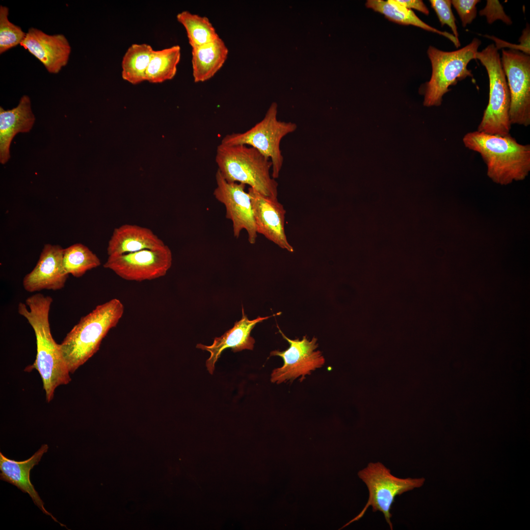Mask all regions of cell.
<instances>
[{"label": "cell", "instance_id": "cell-7", "mask_svg": "<svg viewBox=\"0 0 530 530\" xmlns=\"http://www.w3.org/2000/svg\"><path fill=\"white\" fill-rule=\"evenodd\" d=\"M277 114V105L273 103L261 121L245 132L226 135L221 142L230 145H246L258 150L271 160V176L274 179L279 177L284 162L281 141L297 129L294 123L278 120Z\"/></svg>", "mask_w": 530, "mask_h": 530}, {"label": "cell", "instance_id": "cell-5", "mask_svg": "<svg viewBox=\"0 0 530 530\" xmlns=\"http://www.w3.org/2000/svg\"><path fill=\"white\" fill-rule=\"evenodd\" d=\"M481 42L475 38L463 48L452 52L441 51L432 46L427 54L432 66L430 80L425 85L424 105H441L444 95L450 91L449 87L467 77H473L467 68L472 59H476L477 50Z\"/></svg>", "mask_w": 530, "mask_h": 530}, {"label": "cell", "instance_id": "cell-24", "mask_svg": "<svg viewBox=\"0 0 530 530\" xmlns=\"http://www.w3.org/2000/svg\"><path fill=\"white\" fill-rule=\"evenodd\" d=\"M176 18L185 28L192 48L212 42L219 37L214 27L206 17L185 10L179 13Z\"/></svg>", "mask_w": 530, "mask_h": 530}, {"label": "cell", "instance_id": "cell-9", "mask_svg": "<svg viewBox=\"0 0 530 530\" xmlns=\"http://www.w3.org/2000/svg\"><path fill=\"white\" fill-rule=\"evenodd\" d=\"M501 62L510 96L511 124H530V57L515 50H502Z\"/></svg>", "mask_w": 530, "mask_h": 530}, {"label": "cell", "instance_id": "cell-18", "mask_svg": "<svg viewBox=\"0 0 530 530\" xmlns=\"http://www.w3.org/2000/svg\"><path fill=\"white\" fill-rule=\"evenodd\" d=\"M35 118L31 101L27 95L23 96L17 106L11 109L0 107V162L6 163L10 158V147L14 136L19 132H28Z\"/></svg>", "mask_w": 530, "mask_h": 530}, {"label": "cell", "instance_id": "cell-12", "mask_svg": "<svg viewBox=\"0 0 530 530\" xmlns=\"http://www.w3.org/2000/svg\"><path fill=\"white\" fill-rule=\"evenodd\" d=\"M216 187L213 191L215 199L223 204L226 209V217L233 224V234L238 238L245 230L250 244H255L257 232L250 195L246 191V185L237 182H227L218 170L215 174Z\"/></svg>", "mask_w": 530, "mask_h": 530}, {"label": "cell", "instance_id": "cell-23", "mask_svg": "<svg viewBox=\"0 0 530 530\" xmlns=\"http://www.w3.org/2000/svg\"><path fill=\"white\" fill-rule=\"evenodd\" d=\"M154 51L147 44H132L123 57L122 78L134 84L145 80L146 72Z\"/></svg>", "mask_w": 530, "mask_h": 530}, {"label": "cell", "instance_id": "cell-2", "mask_svg": "<svg viewBox=\"0 0 530 530\" xmlns=\"http://www.w3.org/2000/svg\"><path fill=\"white\" fill-rule=\"evenodd\" d=\"M465 146L479 153L494 182L507 185L524 179L530 171V145L518 143L510 134H491L477 131L467 133Z\"/></svg>", "mask_w": 530, "mask_h": 530}, {"label": "cell", "instance_id": "cell-6", "mask_svg": "<svg viewBox=\"0 0 530 530\" xmlns=\"http://www.w3.org/2000/svg\"><path fill=\"white\" fill-rule=\"evenodd\" d=\"M476 59L485 67L489 81V97L477 131L491 134H509L510 96L498 49L491 44L481 52Z\"/></svg>", "mask_w": 530, "mask_h": 530}, {"label": "cell", "instance_id": "cell-1", "mask_svg": "<svg viewBox=\"0 0 530 530\" xmlns=\"http://www.w3.org/2000/svg\"><path fill=\"white\" fill-rule=\"evenodd\" d=\"M52 302L51 296L38 293L18 305L19 314L27 320L36 337V359L27 370L35 369L39 373L48 402L53 398L57 387L71 380L60 344L55 342L51 331L49 312Z\"/></svg>", "mask_w": 530, "mask_h": 530}, {"label": "cell", "instance_id": "cell-19", "mask_svg": "<svg viewBox=\"0 0 530 530\" xmlns=\"http://www.w3.org/2000/svg\"><path fill=\"white\" fill-rule=\"evenodd\" d=\"M163 241L149 228L126 224L114 229L107 247L108 256L119 255L144 249L156 250Z\"/></svg>", "mask_w": 530, "mask_h": 530}, {"label": "cell", "instance_id": "cell-26", "mask_svg": "<svg viewBox=\"0 0 530 530\" xmlns=\"http://www.w3.org/2000/svg\"><path fill=\"white\" fill-rule=\"evenodd\" d=\"M9 9L0 5V54L15 47L24 40L26 33L8 20Z\"/></svg>", "mask_w": 530, "mask_h": 530}, {"label": "cell", "instance_id": "cell-25", "mask_svg": "<svg viewBox=\"0 0 530 530\" xmlns=\"http://www.w3.org/2000/svg\"><path fill=\"white\" fill-rule=\"evenodd\" d=\"M63 263L69 275L79 278L87 271L100 266L101 262L96 254L88 247L77 243L64 249Z\"/></svg>", "mask_w": 530, "mask_h": 530}, {"label": "cell", "instance_id": "cell-15", "mask_svg": "<svg viewBox=\"0 0 530 530\" xmlns=\"http://www.w3.org/2000/svg\"><path fill=\"white\" fill-rule=\"evenodd\" d=\"M20 45L38 59L51 74L58 73L68 63L71 47L62 34H48L30 27Z\"/></svg>", "mask_w": 530, "mask_h": 530}, {"label": "cell", "instance_id": "cell-14", "mask_svg": "<svg viewBox=\"0 0 530 530\" xmlns=\"http://www.w3.org/2000/svg\"><path fill=\"white\" fill-rule=\"evenodd\" d=\"M63 250L59 245H44L35 266L24 278L26 291H57L64 287L69 274L63 265Z\"/></svg>", "mask_w": 530, "mask_h": 530}, {"label": "cell", "instance_id": "cell-20", "mask_svg": "<svg viewBox=\"0 0 530 530\" xmlns=\"http://www.w3.org/2000/svg\"><path fill=\"white\" fill-rule=\"evenodd\" d=\"M228 49L219 37L214 41L192 48V75L195 82L211 79L226 61Z\"/></svg>", "mask_w": 530, "mask_h": 530}, {"label": "cell", "instance_id": "cell-29", "mask_svg": "<svg viewBox=\"0 0 530 530\" xmlns=\"http://www.w3.org/2000/svg\"><path fill=\"white\" fill-rule=\"evenodd\" d=\"M479 14L481 16H486L489 24L497 20H501L507 25L512 24L510 18L506 15L503 7L498 0H487L486 6L479 11Z\"/></svg>", "mask_w": 530, "mask_h": 530}, {"label": "cell", "instance_id": "cell-8", "mask_svg": "<svg viewBox=\"0 0 530 530\" xmlns=\"http://www.w3.org/2000/svg\"><path fill=\"white\" fill-rule=\"evenodd\" d=\"M358 476L368 488L369 499L360 513L342 529L360 519L368 507L371 506L373 512L379 511L383 514L386 521L392 530L391 510L396 497L415 488L421 487L425 480L424 477H397L392 475L390 470L379 462L369 463L366 468L358 472Z\"/></svg>", "mask_w": 530, "mask_h": 530}, {"label": "cell", "instance_id": "cell-10", "mask_svg": "<svg viewBox=\"0 0 530 530\" xmlns=\"http://www.w3.org/2000/svg\"><path fill=\"white\" fill-rule=\"evenodd\" d=\"M172 264V254L165 245L156 249L109 256L104 267L131 281L152 280L166 275Z\"/></svg>", "mask_w": 530, "mask_h": 530}, {"label": "cell", "instance_id": "cell-21", "mask_svg": "<svg viewBox=\"0 0 530 530\" xmlns=\"http://www.w3.org/2000/svg\"><path fill=\"white\" fill-rule=\"evenodd\" d=\"M367 7L382 14L391 21L402 25H412L424 30L443 35L450 40L458 48L460 46L458 39L453 34L442 31L430 26L421 20L415 13L399 4L397 0H368Z\"/></svg>", "mask_w": 530, "mask_h": 530}, {"label": "cell", "instance_id": "cell-4", "mask_svg": "<svg viewBox=\"0 0 530 530\" xmlns=\"http://www.w3.org/2000/svg\"><path fill=\"white\" fill-rule=\"evenodd\" d=\"M215 159L217 170L227 182L247 185L263 195L277 198L278 184L270 174L271 161L256 149L220 143Z\"/></svg>", "mask_w": 530, "mask_h": 530}, {"label": "cell", "instance_id": "cell-11", "mask_svg": "<svg viewBox=\"0 0 530 530\" xmlns=\"http://www.w3.org/2000/svg\"><path fill=\"white\" fill-rule=\"evenodd\" d=\"M278 328L283 338L290 345L285 350H276L270 352V356H279L284 362L281 367L272 371L270 379L272 382L280 384L288 380H293L299 377L302 380L312 371L322 367L325 359L321 352L317 350L318 344L316 338L313 337L309 340L305 335L302 340L298 338L292 340Z\"/></svg>", "mask_w": 530, "mask_h": 530}, {"label": "cell", "instance_id": "cell-30", "mask_svg": "<svg viewBox=\"0 0 530 530\" xmlns=\"http://www.w3.org/2000/svg\"><path fill=\"white\" fill-rule=\"evenodd\" d=\"M401 5L407 9H414L428 15L429 11L425 4L421 0H397Z\"/></svg>", "mask_w": 530, "mask_h": 530}, {"label": "cell", "instance_id": "cell-16", "mask_svg": "<svg viewBox=\"0 0 530 530\" xmlns=\"http://www.w3.org/2000/svg\"><path fill=\"white\" fill-rule=\"evenodd\" d=\"M274 316L275 315L265 317H258L254 319L249 320L244 313L243 307L242 306V318L240 320L235 322L232 328L221 336L215 338L211 345L197 344V348L210 353V356L206 362L209 373L213 374L215 364L225 349L231 348L234 352L244 349L252 350L255 341L250 335L251 331L257 323Z\"/></svg>", "mask_w": 530, "mask_h": 530}, {"label": "cell", "instance_id": "cell-22", "mask_svg": "<svg viewBox=\"0 0 530 530\" xmlns=\"http://www.w3.org/2000/svg\"><path fill=\"white\" fill-rule=\"evenodd\" d=\"M181 55L179 45L154 50L146 72L145 80L159 83L172 79L176 74Z\"/></svg>", "mask_w": 530, "mask_h": 530}, {"label": "cell", "instance_id": "cell-13", "mask_svg": "<svg viewBox=\"0 0 530 530\" xmlns=\"http://www.w3.org/2000/svg\"><path fill=\"white\" fill-rule=\"evenodd\" d=\"M252 206L257 233L263 235L280 248L293 252L285 230L286 211L278 198L265 196L249 187L248 188Z\"/></svg>", "mask_w": 530, "mask_h": 530}, {"label": "cell", "instance_id": "cell-3", "mask_svg": "<svg viewBox=\"0 0 530 530\" xmlns=\"http://www.w3.org/2000/svg\"><path fill=\"white\" fill-rule=\"evenodd\" d=\"M124 313L122 302L113 298L97 305L73 327L60 344L70 373L98 351L104 338L117 326Z\"/></svg>", "mask_w": 530, "mask_h": 530}, {"label": "cell", "instance_id": "cell-27", "mask_svg": "<svg viewBox=\"0 0 530 530\" xmlns=\"http://www.w3.org/2000/svg\"><path fill=\"white\" fill-rule=\"evenodd\" d=\"M429 2L434 10L441 26H448L451 29L453 36L458 39V32L455 23V18L451 10V2L450 0H430Z\"/></svg>", "mask_w": 530, "mask_h": 530}, {"label": "cell", "instance_id": "cell-28", "mask_svg": "<svg viewBox=\"0 0 530 530\" xmlns=\"http://www.w3.org/2000/svg\"><path fill=\"white\" fill-rule=\"evenodd\" d=\"M480 1L478 0H451L461 21L463 27L471 24L476 18L477 14L476 5Z\"/></svg>", "mask_w": 530, "mask_h": 530}, {"label": "cell", "instance_id": "cell-17", "mask_svg": "<svg viewBox=\"0 0 530 530\" xmlns=\"http://www.w3.org/2000/svg\"><path fill=\"white\" fill-rule=\"evenodd\" d=\"M48 448L47 444H44L29 458L21 461L9 459L0 452V478L16 486L23 493L28 494L34 504L43 513L51 516L54 521L58 523L61 526L66 527L59 523L45 509L43 502L30 480L31 470L38 464L43 454L47 452Z\"/></svg>", "mask_w": 530, "mask_h": 530}]
</instances>
